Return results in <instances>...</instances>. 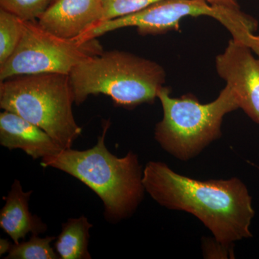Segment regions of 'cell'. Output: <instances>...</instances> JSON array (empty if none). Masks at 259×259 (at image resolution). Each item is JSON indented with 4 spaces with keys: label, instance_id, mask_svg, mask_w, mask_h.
<instances>
[{
    "label": "cell",
    "instance_id": "15",
    "mask_svg": "<svg viewBox=\"0 0 259 259\" xmlns=\"http://www.w3.org/2000/svg\"><path fill=\"white\" fill-rule=\"evenodd\" d=\"M56 0H0V9L23 21H35Z\"/></svg>",
    "mask_w": 259,
    "mask_h": 259
},
{
    "label": "cell",
    "instance_id": "3",
    "mask_svg": "<svg viewBox=\"0 0 259 259\" xmlns=\"http://www.w3.org/2000/svg\"><path fill=\"white\" fill-rule=\"evenodd\" d=\"M166 78V71L158 63L118 50L93 56L69 74L76 105L90 95H105L116 106L127 110L153 104Z\"/></svg>",
    "mask_w": 259,
    "mask_h": 259
},
{
    "label": "cell",
    "instance_id": "8",
    "mask_svg": "<svg viewBox=\"0 0 259 259\" xmlns=\"http://www.w3.org/2000/svg\"><path fill=\"white\" fill-rule=\"evenodd\" d=\"M250 48L231 39L215 58L216 71L234 92L239 108L259 125V58Z\"/></svg>",
    "mask_w": 259,
    "mask_h": 259
},
{
    "label": "cell",
    "instance_id": "13",
    "mask_svg": "<svg viewBox=\"0 0 259 259\" xmlns=\"http://www.w3.org/2000/svg\"><path fill=\"white\" fill-rule=\"evenodd\" d=\"M56 237L40 238L32 234L28 241L14 243L8 252L6 259H58L60 258L51 243Z\"/></svg>",
    "mask_w": 259,
    "mask_h": 259
},
{
    "label": "cell",
    "instance_id": "19",
    "mask_svg": "<svg viewBox=\"0 0 259 259\" xmlns=\"http://www.w3.org/2000/svg\"><path fill=\"white\" fill-rule=\"evenodd\" d=\"M12 247H13V245L8 240H0V255H2L7 252H9Z\"/></svg>",
    "mask_w": 259,
    "mask_h": 259
},
{
    "label": "cell",
    "instance_id": "12",
    "mask_svg": "<svg viewBox=\"0 0 259 259\" xmlns=\"http://www.w3.org/2000/svg\"><path fill=\"white\" fill-rule=\"evenodd\" d=\"M93 225L85 216L70 218L63 223L61 232L54 244L61 259H90L89 252L90 231Z\"/></svg>",
    "mask_w": 259,
    "mask_h": 259
},
{
    "label": "cell",
    "instance_id": "11",
    "mask_svg": "<svg viewBox=\"0 0 259 259\" xmlns=\"http://www.w3.org/2000/svg\"><path fill=\"white\" fill-rule=\"evenodd\" d=\"M32 191L24 192L20 181L15 180L8 195L5 197V204L0 212V227L18 243L28 233L39 235L47 230L40 218L29 210L28 202Z\"/></svg>",
    "mask_w": 259,
    "mask_h": 259
},
{
    "label": "cell",
    "instance_id": "14",
    "mask_svg": "<svg viewBox=\"0 0 259 259\" xmlns=\"http://www.w3.org/2000/svg\"><path fill=\"white\" fill-rule=\"evenodd\" d=\"M23 21L0 9V65L14 53L23 35Z\"/></svg>",
    "mask_w": 259,
    "mask_h": 259
},
{
    "label": "cell",
    "instance_id": "4",
    "mask_svg": "<svg viewBox=\"0 0 259 259\" xmlns=\"http://www.w3.org/2000/svg\"><path fill=\"white\" fill-rule=\"evenodd\" d=\"M69 75L25 74L0 83V107L45 131L64 149L72 148L81 128L73 113Z\"/></svg>",
    "mask_w": 259,
    "mask_h": 259
},
{
    "label": "cell",
    "instance_id": "9",
    "mask_svg": "<svg viewBox=\"0 0 259 259\" xmlns=\"http://www.w3.org/2000/svg\"><path fill=\"white\" fill-rule=\"evenodd\" d=\"M102 20V0H56L37 21L56 36L78 40Z\"/></svg>",
    "mask_w": 259,
    "mask_h": 259
},
{
    "label": "cell",
    "instance_id": "6",
    "mask_svg": "<svg viewBox=\"0 0 259 259\" xmlns=\"http://www.w3.org/2000/svg\"><path fill=\"white\" fill-rule=\"evenodd\" d=\"M209 16L217 20L233 38L248 46L259 56V35H255L258 22L241 9L209 4L205 0H159L134 14L99 24L90 31L93 38L118 29L135 27L142 36L178 31L186 17Z\"/></svg>",
    "mask_w": 259,
    "mask_h": 259
},
{
    "label": "cell",
    "instance_id": "17",
    "mask_svg": "<svg viewBox=\"0 0 259 259\" xmlns=\"http://www.w3.org/2000/svg\"><path fill=\"white\" fill-rule=\"evenodd\" d=\"M233 245H226L215 239L205 238L203 240V253L204 258H228L233 256Z\"/></svg>",
    "mask_w": 259,
    "mask_h": 259
},
{
    "label": "cell",
    "instance_id": "5",
    "mask_svg": "<svg viewBox=\"0 0 259 259\" xmlns=\"http://www.w3.org/2000/svg\"><path fill=\"white\" fill-rule=\"evenodd\" d=\"M163 86L158 94L163 118L156 124L155 139L174 157L188 161L222 136L223 118L239 108L236 94L227 86L214 101L202 104L193 95L175 98Z\"/></svg>",
    "mask_w": 259,
    "mask_h": 259
},
{
    "label": "cell",
    "instance_id": "7",
    "mask_svg": "<svg viewBox=\"0 0 259 259\" xmlns=\"http://www.w3.org/2000/svg\"><path fill=\"white\" fill-rule=\"evenodd\" d=\"M104 50L97 38H61L35 21H23V35L14 53L0 65V81L19 75H69L77 65Z\"/></svg>",
    "mask_w": 259,
    "mask_h": 259
},
{
    "label": "cell",
    "instance_id": "1",
    "mask_svg": "<svg viewBox=\"0 0 259 259\" xmlns=\"http://www.w3.org/2000/svg\"><path fill=\"white\" fill-rule=\"evenodd\" d=\"M143 183L160 205L193 214L223 245L252 237L255 211L248 189L239 179L197 180L179 175L166 163L149 161Z\"/></svg>",
    "mask_w": 259,
    "mask_h": 259
},
{
    "label": "cell",
    "instance_id": "10",
    "mask_svg": "<svg viewBox=\"0 0 259 259\" xmlns=\"http://www.w3.org/2000/svg\"><path fill=\"white\" fill-rule=\"evenodd\" d=\"M0 144L21 149L33 159L55 156L64 149L45 131L13 112L0 114Z\"/></svg>",
    "mask_w": 259,
    "mask_h": 259
},
{
    "label": "cell",
    "instance_id": "16",
    "mask_svg": "<svg viewBox=\"0 0 259 259\" xmlns=\"http://www.w3.org/2000/svg\"><path fill=\"white\" fill-rule=\"evenodd\" d=\"M157 1L159 0H102L103 6L102 23L134 14Z\"/></svg>",
    "mask_w": 259,
    "mask_h": 259
},
{
    "label": "cell",
    "instance_id": "2",
    "mask_svg": "<svg viewBox=\"0 0 259 259\" xmlns=\"http://www.w3.org/2000/svg\"><path fill=\"white\" fill-rule=\"evenodd\" d=\"M110 120H104L102 134L95 146L84 151L62 149L55 156L42 158V167H51L71 175L99 196L108 222L131 217L144 199V169L136 153L130 151L117 157L105 145Z\"/></svg>",
    "mask_w": 259,
    "mask_h": 259
},
{
    "label": "cell",
    "instance_id": "18",
    "mask_svg": "<svg viewBox=\"0 0 259 259\" xmlns=\"http://www.w3.org/2000/svg\"><path fill=\"white\" fill-rule=\"evenodd\" d=\"M209 4L216 6L225 7L231 9L240 10V5L238 0H205Z\"/></svg>",
    "mask_w": 259,
    "mask_h": 259
}]
</instances>
